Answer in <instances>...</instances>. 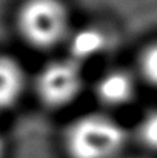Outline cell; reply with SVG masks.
<instances>
[{
	"label": "cell",
	"mask_w": 157,
	"mask_h": 158,
	"mask_svg": "<svg viewBox=\"0 0 157 158\" xmlns=\"http://www.w3.org/2000/svg\"><path fill=\"white\" fill-rule=\"evenodd\" d=\"M15 23L23 42L40 51L66 43L71 34L69 12L60 0H25Z\"/></svg>",
	"instance_id": "cell-2"
},
{
	"label": "cell",
	"mask_w": 157,
	"mask_h": 158,
	"mask_svg": "<svg viewBox=\"0 0 157 158\" xmlns=\"http://www.w3.org/2000/svg\"><path fill=\"white\" fill-rule=\"evenodd\" d=\"M96 97L108 107H122L133 102L137 92L136 77L125 69L106 71L96 81Z\"/></svg>",
	"instance_id": "cell-4"
},
{
	"label": "cell",
	"mask_w": 157,
	"mask_h": 158,
	"mask_svg": "<svg viewBox=\"0 0 157 158\" xmlns=\"http://www.w3.org/2000/svg\"><path fill=\"white\" fill-rule=\"evenodd\" d=\"M66 45L69 51L68 57L79 64H83L85 61L100 57L108 46V40L105 32H102L99 28L89 26L71 31Z\"/></svg>",
	"instance_id": "cell-6"
},
{
	"label": "cell",
	"mask_w": 157,
	"mask_h": 158,
	"mask_svg": "<svg viewBox=\"0 0 157 158\" xmlns=\"http://www.w3.org/2000/svg\"><path fill=\"white\" fill-rule=\"evenodd\" d=\"M5 152H6V141L5 137L0 134V158H5Z\"/></svg>",
	"instance_id": "cell-9"
},
{
	"label": "cell",
	"mask_w": 157,
	"mask_h": 158,
	"mask_svg": "<svg viewBox=\"0 0 157 158\" xmlns=\"http://www.w3.org/2000/svg\"><path fill=\"white\" fill-rule=\"evenodd\" d=\"M26 88V75L20 63L0 55V114L17 105Z\"/></svg>",
	"instance_id": "cell-5"
},
{
	"label": "cell",
	"mask_w": 157,
	"mask_h": 158,
	"mask_svg": "<svg viewBox=\"0 0 157 158\" xmlns=\"http://www.w3.org/2000/svg\"><path fill=\"white\" fill-rule=\"evenodd\" d=\"M137 135L145 148L157 152V109L143 115L137 127Z\"/></svg>",
	"instance_id": "cell-8"
},
{
	"label": "cell",
	"mask_w": 157,
	"mask_h": 158,
	"mask_svg": "<svg viewBox=\"0 0 157 158\" xmlns=\"http://www.w3.org/2000/svg\"><path fill=\"white\" fill-rule=\"evenodd\" d=\"M83 85L82 64L69 57L46 63L36 77L37 97L51 109L69 106L82 94Z\"/></svg>",
	"instance_id": "cell-3"
},
{
	"label": "cell",
	"mask_w": 157,
	"mask_h": 158,
	"mask_svg": "<svg viewBox=\"0 0 157 158\" xmlns=\"http://www.w3.org/2000/svg\"><path fill=\"white\" fill-rule=\"evenodd\" d=\"M126 144V129L103 112L80 115L68 124L63 135L68 158H119Z\"/></svg>",
	"instance_id": "cell-1"
},
{
	"label": "cell",
	"mask_w": 157,
	"mask_h": 158,
	"mask_svg": "<svg viewBox=\"0 0 157 158\" xmlns=\"http://www.w3.org/2000/svg\"><path fill=\"white\" fill-rule=\"evenodd\" d=\"M139 74L148 85L157 88V42L142 51L139 57Z\"/></svg>",
	"instance_id": "cell-7"
}]
</instances>
